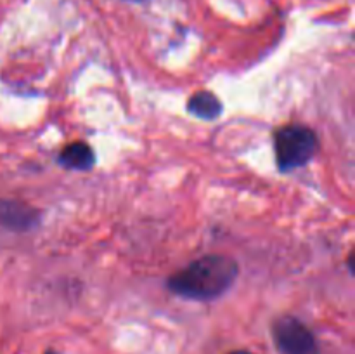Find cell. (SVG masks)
Segmentation results:
<instances>
[{"instance_id":"6da1fadb","label":"cell","mask_w":355,"mask_h":354,"mask_svg":"<svg viewBox=\"0 0 355 354\" xmlns=\"http://www.w3.org/2000/svg\"><path fill=\"white\" fill-rule=\"evenodd\" d=\"M239 274L234 259L210 253L187 264L166 281V288L177 297L196 302H210L231 290Z\"/></svg>"},{"instance_id":"ba28073f","label":"cell","mask_w":355,"mask_h":354,"mask_svg":"<svg viewBox=\"0 0 355 354\" xmlns=\"http://www.w3.org/2000/svg\"><path fill=\"white\" fill-rule=\"evenodd\" d=\"M128 2H146V0H128Z\"/></svg>"},{"instance_id":"9c48e42d","label":"cell","mask_w":355,"mask_h":354,"mask_svg":"<svg viewBox=\"0 0 355 354\" xmlns=\"http://www.w3.org/2000/svg\"><path fill=\"white\" fill-rule=\"evenodd\" d=\"M45 354H58V353H54V351H47V353Z\"/></svg>"},{"instance_id":"52a82bcc","label":"cell","mask_w":355,"mask_h":354,"mask_svg":"<svg viewBox=\"0 0 355 354\" xmlns=\"http://www.w3.org/2000/svg\"><path fill=\"white\" fill-rule=\"evenodd\" d=\"M229 354H253V353H250V351L239 349V351H232V353H229Z\"/></svg>"},{"instance_id":"5b68a950","label":"cell","mask_w":355,"mask_h":354,"mask_svg":"<svg viewBox=\"0 0 355 354\" xmlns=\"http://www.w3.org/2000/svg\"><path fill=\"white\" fill-rule=\"evenodd\" d=\"M58 163L66 170L87 172L96 163V153L87 142L75 141L61 149V153L58 155Z\"/></svg>"},{"instance_id":"8992f818","label":"cell","mask_w":355,"mask_h":354,"mask_svg":"<svg viewBox=\"0 0 355 354\" xmlns=\"http://www.w3.org/2000/svg\"><path fill=\"white\" fill-rule=\"evenodd\" d=\"M187 111L200 120H217L224 111L220 99L208 90H200L187 101Z\"/></svg>"},{"instance_id":"277c9868","label":"cell","mask_w":355,"mask_h":354,"mask_svg":"<svg viewBox=\"0 0 355 354\" xmlns=\"http://www.w3.org/2000/svg\"><path fill=\"white\" fill-rule=\"evenodd\" d=\"M40 222V212L16 200H0V226L16 233L35 229Z\"/></svg>"},{"instance_id":"7a4b0ae2","label":"cell","mask_w":355,"mask_h":354,"mask_svg":"<svg viewBox=\"0 0 355 354\" xmlns=\"http://www.w3.org/2000/svg\"><path fill=\"white\" fill-rule=\"evenodd\" d=\"M321 142L311 127L302 124L283 125L274 134L276 163L281 172H293L305 167L318 155Z\"/></svg>"},{"instance_id":"3957f363","label":"cell","mask_w":355,"mask_h":354,"mask_svg":"<svg viewBox=\"0 0 355 354\" xmlns=\"http://www.w3.org/2000/svg\"><path fill=\"white\" fill-rule=\"evenodd\" d=\"M272 337L281 354H321L314 333L295 316H281L272 325Z\"/></svg>"}]
</instances>
